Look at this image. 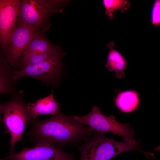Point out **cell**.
<instances>
[{"label": "cell", "instance_id": "1", "mask_svg": "<svg viewBox=\"0 0 160 160\" xmlns=\"http://www.w3.org/2000/svg\"><path fill=\"white\" fill-rule=\"evenodd\" d=\"M27 134L35 143L44 142L62 150L66 144L78 145L87 141L95 131L77 122L74 116H67L60 110L51 118L32 120Z\"/></svg>", "mask_w": 160, "mask_h": 160}, {"label": "cell", "instance_id": "2", "mask_svg": "<svg viewBox=\"0 0 160 160\" xmlns=\"http://www.w3.org/2000/svg\"><path fill=\"white\" fill-rule=\"evenodd\" d=\"M70 1L66 0H20L16 23L30 26L45 34L51 25L50 18L63 12Z\"/></svg>", "mask_w": 160, "mask_h": 160}, {"label": "cell", "instance_id": "3", "mask_svg": "<svg viewBox=\"0 0 160 160\" xmlns=\"http://www.w3.org/2000/svg\"><path fill=\"white\" fill-rule=\"evenodd\" d=\"M104 134L97 132L84 143L79 146V160H110L119 154L132 150L145 153L140 148V142L135 145L118 141L113 137H107Z\"/></svg>", "mask_w": 160, "mask_h": 160}, {"label": "cell", "instance_id": "4", "mask_svg": "<svg viewBox=\"0 0 160 160\" xmlns=\"http://www.w3.org/2000/svg\"><path fill=\"white\" fill-rule=\"evenodd\" d=\"M76 120L81 124L87 125L96 132L104 134L110 132L113 135H117L122 137L123 141L132 145L137 144L134 138V129L130 127L129 124H124L118 122L113 115L106 116L101 112L99 108L96 106L92 107L91 111L82 116H74Z\"/></svg>", "mask_w": 160, "mask_h": 160}, {"label": "cell", "instance_id": "5", "mask_svg": "<svg viewBox=\"0 0 160 160\" xmlns=\"http://www.w3.org/2000/svg\"><path fill=\"white\" fill-rule=\"evenodd\" d=\"M2 105L4 114L2 120L11 136L10 154L14 152L16 143L22 139L27 124L32 120L22 95L15 96Z\"/></svg>", "mask_w": 160, "mask_h": 160}, {"label": "cell", "instance_id": "6", "mask_svg": "<svg viewBox=\"0 0 160 160\" xmlns=\"http://www.w3.org/2000/svg\"><path fill=\"white\" fill-rule=\"evenodd\" d=\"M65 54L62 50L46 60L22 67L18 70L13 71L14 80L16 81L24 77L31 76L44 83H53L60 73L62 59Z\"/></svg>", "mask_w": 160, "mask_h": 160}, {"label": "cell", "instance_id": "7", "mask_svg": "<svg viewBox=\"0 0 160 160\" xmlns=\"http://www.w3.org/2000/svg\"><path fill=\"white\" fill-rule=\"evenodd\" d=\"M35 143L34 147H24L0 160H76L73 153L64 152L54 145L44 142Z\"/></svg>", "mask_w": 160, "mask_h": 160}, {"label": "cell", "instance_id": "8", "mask_svg": "<svg viewBox=\"0 0 160 160\" xmlns=\"http://www.w3.org/2000/svg\"><path fill=\"white\" fill-rule=\"evenodd\" d=\"M20 0H0V46L6 57L11 34L16 24Z\"/></svg>", "mask_w": 160, "mask_h": 160}, {"label": "cell", "instance_id": "9", "mask_svg": "<svg viewBox=\"0 0 160 160\" xmlns=\"http://www.w3.org/2000/svg\"><path fill=\"white\" fill-rule=\"evenodd\" d=\"M36 29L25 24L16 23L10 36L6 59L11 66L17 65L22 53L34 36Z\"/></svg>", "mask_w": 160, "mask_h": 160}, {"label": "cell", "instance_id": "10", "mask_svg": "<svg viewBox=\"0 0 160 160\" xmlns=\"http://www.w3.org/2000/svg\"><path fill=\"white\" fill-rule=\"evenodd\" d=\"M27 106L29 114L32 120H35L40 115L49 114L53 116L60 110V104L56 101L52 90L48 96L39 98L35 103H28Z\"/></svg>", "mask_w": 160, "mask_h": 160}, {"label": "cell", "instance_id": "11", "mask_svg": "<svg viewBox=\"0 0 160 160\" xmlns=\"http://www.w3.org/2000/svg\"><path fill=\"white\" fill-rule=\"evenodd\" d=\"M114 98L116 107L121 112L129 113L138 108L140 98L138 92L134 89L118 90Z\"/></svg>", "mask_w": 160, "mask_h": 160}, {"label": "cell", "instance_id": "12", "mask_svg": "<svg viewBox=\"0 0 160 160\" xmlns=\"http://www.w3.org/2000/svg\"><path fill=\"white\" fill-rule=\"evenodd\" d=\"M115 45L114 42L112 41L106 45V47L110 49V51L105 66L109 71L116 73L115 76L116 78L121 79L125 75V70L128 63L121 53L114 49Z\"/></svg>", "mask_w": 160, "mask_h": 160}, {"label": "cell", "instance_id": "13", "mask_svg": "<svg viewBox=\"0 0 160 160\" xmlns=\"http://www.w3.org/2000/svg\"><path fill=\"white\" fill-rule=\"evenodd\" d=\"M0 52V94L14 95L15 81L13 77L11 66Z\"/></svg>", "mask_w": 160, "mask_h": 160}, {"label": "cell", "instance_id": "14", "mask_svg": "<svg viewBox=\"0 0 160 160\" xmlns=\"http://www.w3.org/2000/svg\"><path fill=\"white\" fill-rule=\"evenodd\" d=\"M44 34L37 33L23 52L21 57L33 52L47 51L59 47L52 43L45 37Z\"/></svg>", "mask_w": 160, "mask_h": 160}, {"label": "cell", "instance_id": "15", "mask_svg": "<svg viewBox=\"0 0 160 160\" xmlns=\"http://www.w3.org/2000/svg\"><path fill=\"white\" fill-rule=\"evenodd\" d=\"M62 50L60 47L57 48L44 52H35L26 56L21 57L17 65L22 67L41 62L51 57Z\"/></svg>", "mask_w": 160, "mask_h": 160}, {"label": "cell", "instance_id": "16", "mask_svg": "<svg viewBox=\"0 0 160 160\" xmlns=\"http://www.w3.org/2000/svg\"><path fill=\"white\" fill-rule=\"evenodd\" d=\"M103 3L106 9L105 14L109 20H112L114 17L113 12L119 9L122 13H124L130 7V4L127 0H103Z\"/></svg>", "mask_w": 160, "mask_h": 160}, {"label": "cell", "instance_id": "17", "mask_svg": "<svg viewBox=\"0 0 160 160\" xmlns=\"http://www.w3.org/2000/svg\"><path fill=\"white\" fill-rule=\"evenodd\" d=\"M160 1L155 0L152 6L151 14V23L157 27L160 24Z\"/></svg>", "mask_w": 160, "mask_h": 160}, {"label": "cell", "instance_id": "18", "mask_svg": "<svg viewBox=\"0 0 160 160\" xmlns=\"http://www.w3.org/2000/svg\"><path fill=\"white\" fill-rule=\"evenodd\" d=\"M3 113V108L2 105L0 104V124L1 121L2 120L1 118V114Z\"/></svg>", "mask_w": 160, "mask_h": 160}]
</instances>
